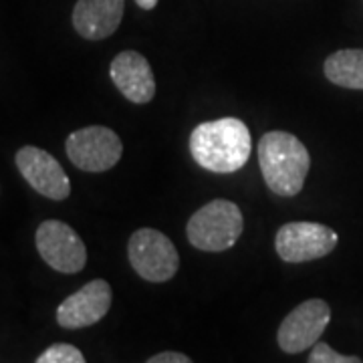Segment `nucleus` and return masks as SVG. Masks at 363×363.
<instances>
[{
    "instance_id": "f8f14e48",
    "label": "nucleus",
    "mask_w": 363,
    "mask_h": 363,
    "mask_svg": "<svg viewBox=\"0 0 363 363\" xmlns=\"http://www.w3.org/2000/svg\"><path fill=\"white\" fill-rule=\"evenodd\" d=\"M125 11V0H77L73 26L83 39L104 40L116 33Z\"/></svg>"
},
{
    "instance_id": "f3484780",
    "label": "nucleus",
    "mask_w": 363,
    "mask_h": 363,
    "mask_svg": "<svg viewBox=\"0 0 363 363\" xmlns=\"http://www.w3.org/2000/svg\"><path fill=\"white\" fill-rule=\"evenodd\" d=\"M138 2V6L143 9V11H152V9H156L157 0H135Z\"/></svg>"
},
{
    "instance_id": "ddd939ff",
    "label": "nucleus",
    "mask_w": 363,
    "mask_h": 363,
    "mask_svg": "<svg viewBox=\"0 0 363 363\" xmlns=\"http://www.w3.org/2000/svg\"><path fill=\"white\" fill-rule=\"evenodd\" d=\"M323 71L333 85L363 91V49H341L329 55Z\"/></svg>"
},
{
    "instance_id": "39448f33",
    "label": "nucleus",
    "mask_w": 363,
    "mask_h": 363,
    "mask_svg": "<svg viewBox=\"0 0 363 363\" xmlns=\"http://www.w3.org/2000/svg\"><path fill=\"white\" fill-rule=\"evenodd\" d=\"M337 242V233L319 222H289L281 226L274 236L277 255L285 262L323 259L335 250Z\"/></svg>"
},
{
    "instance_id": "6e6552de",
    "label": "nucleus",
    "mask_w": 363,
    "mask_h": 363,
    "mask_svg": "<svg viewBox=\"0 0 363 363\" xmlns=\"http://www.w3.org/2000/svg\"><path fill=\"white\" fill-rule=\"evenodd\" d=\"M331 321V309L323 298L301 303L283 319L277 341L285 353H301L313 347Z\"/></svg>"
},
{
    "instance_id": "4468645a",
    "label": "nucleus",
    "mask_w": 363,
    "mask_h": 363,
    "mask_svg": "<svg viewBox=\"0 0 363 363\" xmlns=\"http://www.w3.org/2000/svg\"><path fill=\"white\" fill-rule=\"evenodd\" d=\"M35 363H87L83 353L69 343H55L43 351Z\"/></svg>"
},
{
    "instance_id": "9d476101",
    "label": "nucleus",
    "mask_w": 363,
    "mask_h": 363,
    "mask_svg": "<svg viewBox=\"0 0 363 363\" xmlns=\"http://www.w3.org/2000/svg\"><path fill=\"white\" fill-rule=\"evenodd\" d=\"M111 286L104 279H95L77 293L59 305L57 309V323L63 329H83L99 323L111 307Z\"/></svg>"
},
{
    "instance_id": "f03ea898",
    "label": "nucleus",
    "mask_w": 363,
    "mask_h": 363,
    "mask_svg": "<svg viewBox=\"0 0 363 363\" xmlns=\"http://www.w3.org/2000/svg\"><path fill=\"white\" fill-rule=\"evenodd\" d=\"M259 164L271 192L283 198L297 196L311 168V156L303 142L286 131H269L260 138Z\"/></svg>"
},
{
    "instance_id": "423d86ee",
    "label": "nucleus",
    "mask_w": 363,
    "mask_h": 363,
    "mask_svg": "<svg viewBox=\"0 0 363 363\" xmlns=\"http://www.w3.org/2000/svg\"><path fill=\"white\" fill-rule=\"evenodd\" d=\"M67 156L83 172H107L123 154V143L116 131L104 125H91L73 131L65 143Z\"/></svg>"
},
{
    "instance_id": "1a4fd4ad",
    "label": "nucleus",
    "mask_w": 363,
    "mask_h": 363,
    "mask_svg": "<svg viewBox=\"0 0 363 363\" xmlns=\"http://www.w3.org/2000/svg\"><path fill=\"white\" fill-rule=\"evenodd\" d=\"M16 168L33 190L51 200H65L71 194V182L63 166L55 157L35 145L16 152Z\"/></svg>"
},
{
    "instance_id": "f257e3e1",
    "label": "nucleus",
    "mask_w": 363,
    "mask_h": 363,
    "mask_svg": "<svg viewBox=\"0 0 363 363\" xmlns=\"http://www.w3.org/2000/svg\"><path fill=\"white\" fill-rule=\"evenodd\" d=\"M250 152V131L238 117L204 121L190 133V154L194 162L214 174L238 172L248 162Z\"/></svg>"
},
{
    "instance_id": "9b49d317",
    "label": "nucleus",
    "mask_w": 363,
    "mask_h": 363,
    "mask_svg": "<svg viewBox=\"0 0 363 363\" xmlns=\"http://www.w3.org/2000/svg\"><path fill=\"white\" fill-rule=\"evenodd\" d=\"M109 77L131 104H150L156 95L154 71L142 52H119L109 65Z\"/></svg>"
},
{
    "instance_id": "0eeeda50",
    "label": "nucleus",
    "mask_w": 363,
    "mask_h": 363,
    "mask_svg": "<svg viewBox=\"0 0 363 363\" xmlns=\"http://www.w3.org/2000/svg\"><path fill=\"white\" fill-rule=\"evenodd\" d=\"M37 248L43 260L59 272L75 274L85 269L87 248L79 234L61 220H45L37 228Z\"/></svg>"
},
{
    "instance_id": "7ed1b4c3",
    "label": "nucleus",
    "mask_w": 363,
    "mask_h": 363,
    "mask_svg": "<svg viewBox=\"0 0 363 363\" xmlns=\"http://www.w3.org/2000/svg\"><path fill=\"white\" fill-rule=\"evenodd\" d=\"M245 230V218L238 204L230 200H212L196 210L188 220L186 234L190 245L206 252L233 248Z\"/></svg>"
},
{
    "instance_id": "20e7f679",
    "label": "nucleus",
    "mask_w": 363,
    "mask_h": 363,
    "mask_svg": "<svg viewBox=\"0 0 363 363\" xmlns=\"http://www.w3.org/2000/svg\"><path fill=\"white\" fill-rule=\"evenodd\" d=\"M133 271L150 283H166L180 269V257L174 242L156 228H140L128 245Z\"/></svg>"
},
{
    "instance_id": "2eb2a0df",
    "label": "nucleus",
    "mask_w": 363,
    "mask_h": 363,
    "mask_svg": "<svg viewBox=\"0 0 363 363\" xmlns=\"http://www.w3.org/2000/svg\"><path fill=\"white\" fill-rule=\"evenodd\" d=\"M307 363H363L359 357L355 355H341L333 347H329L327 343H315L309 355Z\"/></svg>"
},
{
    "instance_id": "dca6fc26",
    "label": "nucleus",
    "mask_w": 363,
    "mask_h": 363,
    "mask_svg": "<svg viewBox=\"0 0 363 363\" xmlns=\"http://www.w3.org/2000/svg\"><path fill=\"white\" fill-rule=\"evenodd\" d=\"M145 363H192V359L184 353H178V351H164V353H157L154 357H150Z\"/></svg>"
}]
</instances>
